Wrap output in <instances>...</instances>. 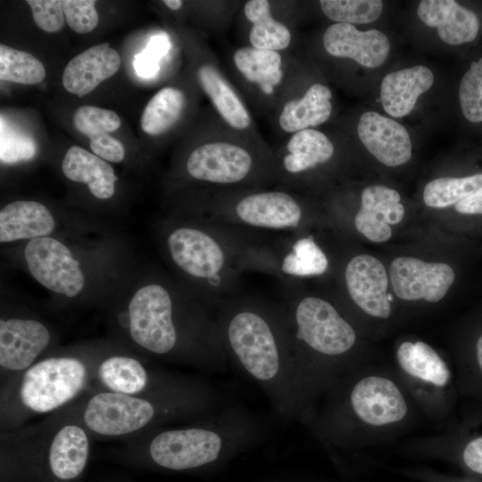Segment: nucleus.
<instances>
[{"instance_id": "35", "label": "nucleus", "mask_w": 482, "mask_h": 482, "mask_svg": "<svg viewBox=\"0 0 482 482\" xmlns=\"http://www.w3.org/2000/svg\"><path fill=\"white\" fill-rule=\"evenodd\" d=\"M324 15L335 23L365 24L376 21L381 14L380 0H320Z\"/></svg>"}, {"instance_id": "28", "label": "nucleus", "mask_w": 482, "mask_h": 482, "mask_svg": "<svg viewBox=\"0 0 482 482\" xmlns=\"http://www.w3.org/2000/svg\"><path fill=\"white\" fill-rule=\"evenodd\" d=\"M89 444L85 431L68 425L53 439L49 451L52 472L61 479H72L83 470L88 457Z\"/></svg>"}, {"instance_id": "14", "label": "nucleus", "mask_w": 482, "mask_h": 482, "mask_svg": "<svg viewBox=\"0 0 482 482\" xmlns=\"http://www.w3.org/2000/svg\"><path fill=\"white\" fill-rule=\"evenodd\" d=\"M349 401L355 415L372 426L397 422L407 412V405L400 390L394 382L382 377L362 378L353 387Z\"/></svg>"}, {"instance_id": "37", "label": "nucleus", "mask_w": 482, "mask_h": 482, "mask_svg": "<svg viewBox=\"0 0 482 482\" xmlns=\"http://www.w3.org/2000/svg\"><path fill=\"white\" fill-rule=\"evenodd\" d=\"M459 100L465 118L474 123L482 122V57L473 62L463 75Z\"/></svg>"}, {"instance_id": "24", "label": "nucleus", "mask_w": 482, "mask_h": 482, "mask_svg": "<svg viewBox=\"0 0 482 482\" xmlns=\"http://www.w3.org/2000/svg\"><path fill=\"white\" fill-rule=\"evenodd\" d=\"M332 92L316 82L303 96L285 101L278 113V125L287 134L314 129L325 123L332 113Z\"/></svg>"}, {"instance_id": "8", "label": "nucleus", "mask_w": 482, "mask_h": 482, "mask_svg": "<svg viewBox=\"0 0 482 482\" xmlns=\"http://www.w3.org/2000/svg\"><path fill=\"white\" fill-rule=\"evenodd\" d=\"M86 375L84 364L75 358L43 360L24 374L21 399L34 411H50L71 400L81 390Z\"/></svg>"}, {"instance_id": "18", "label": "nucleus", "mask_w": 482, "mask_h": 482, "mask_svg": "<svg viewBox=\"0 0 482 482\" xmlns=\"http://www.w3.org/2000/svg\"><path fill=\"white\" fill-rule=\"evenodd\" d=\"M196 78L223 124L240 136L250 135L253 129L250 112L219 66L211 62L201 63Z\"/></svg>"}, {"instance_id": "34", "label": "nucleus", "mask_w": 482, "mask_h": 482, "mask_svg": "<svg viewBox=\"0 0 482 482\" xmlns=\"http://www.w3.org/2000/svg\"><path fill=\"white\" fill-rule=\"evenodd\" d=\"M44 64L31 54L0 45V79L10 82L36 85L46 78Z\"/></svg>"}, {"instance_id": "11", "label": "nucleus", "mask_w": 482, "mask_h": 482, "mask_svg": "<svg viewBox=\"0 0 482 482\" xmlns=\"http://www.w3.org/2000/svg\"><path fill=\"white\" fill-rule=\"evenodd\" d=\"M154 413V406L145 399L105 392L89 400L83 418L87 428L96 433L120 436L140 429Z\"/></svg>"}, {"instance_id": "6", "label": "nucleus", "mask_w": 482, "mask_h": 482, "mask_svg": "<svg viewBox=\"0 0 482 482\" xmlns=\"http://www.w3.org/2000/svg\"><path fill=\"white\" fill-rule=\"evenodd\" d=\"M283 307L287 316L300 372L310 354L338 357L353 347L356 342L355 330L326 299L299 294L291 285L286 284Z\"/></svg>"}, {"instance_id": "23", "label": "nucleus", "mask_w": 482, "mask_h": 482, "mask_svg": "<svg viewBox=\"0 0 482 482\" xmlns=\"http://www.w3.org/2000/svg\"><path fill=\"white\" fill-rule=\"evenodd\" d=\"M433 83L432 71L423 65L386 74L380 87L383 109L395 118L406 116L414 108L419 96L428 91Z\"/></svg>"}, {"instance_id": "17", "label": "nucleus", "mask_w": 482, "mask_h": 482, "mask_svg": "<svg viewBox=\"0 0 482 482\" xmlns=\"http://www.w3.org/2000/svg\"><path fill=\"white\" fill-rule=\"evenodd\" d=\"M357 133L367 150L386 166L402 165L411 157L408 131L391 118L376 112H366L359 119Z\"/></svg>"}, {"instance_id": "5", "label": "nucleus", "mask_w": 482, "mask_h": 482, "mask_svg": "<svg viewBox=\"0 0 482 482\" xmlns=\"http://www.w3.org/2000/svg\"><path fill=\"white\" fill-rule=\"evenodd\" d=\"M237 133L218 135L195 146L185 162L192 179L211 190L258 188L275 184L273 152Z\"/></svg>"}, {"instance_id": "36", "label": "nucleus", "mask_w": 482, "mask_h": 482, "mask_svg": "<svg viewBox=\"0 0 482 482\" xmlns=\"http://www.w3.org/2000/svg\"><path fill=\"white\" fill-rule=\"evenodd\" d=\"M74 128L89 138L110 134L120 127L119 116L111 110L94 105H82L73 114Z\"/></svg>"}, {"instance_id": "43", "label": "nucleus", "mask_w": 482, "mask_h": 482, "mask_svg": "<svg viewBox=\"0 0 482 482\" xmlns=\"http://www.w3.org/2000/svg\"><path fill=\"white\" fill-rule=\"evenodd\" d=\"M134 68L139 77L151 78L159 71L158 59L144 50L135 56Z\"/></svg>"}, {"instance_id": "10", "label": "nucleus", "mask_w": 482, "mask_h": 482, "mask_svg": "<svg viewBox=\"0 0 482 482\" xmlns=\"http://www.w3.org/2000/svg\"><path fill=\"white\" fill-rule=\"evenodd\" d=\"M334 154L333 143L320 130L309 129L291 134L284 145L273 152L275 184L294 192L304 177L328 163Z\"/></svg>"}, {"instance_id": "16", "label": "nucleus", "mask_w": 482, "mask_h": 482, "mask_svg": "<svg viewBox=\"0 0 482 482\" xmlns=\"http://www.w3.org/2000/svg\"><path fill=\"white\" fill-rule=\"evenodd\" d=\"M322 43L329 55L351 59L366 68L381 66L390 51V42L380 30L362 31L354 25L345 23L328 27Z\"/></svg>"}, {"instance_id": "25", "label": "nucleus", "mask_w": 482, "mask_h": 482, "mask_svg": "<svg viewBox=\"0 0 482 482\" xmlns=\"http://www.w3.org/2000/svg\"><path fill=\"white\" fill-rule=\"evenodd\" d=\"M55 222L50 211L35 201H15L0 212V241L12 242L47 237Z\"/></svg>"}, {"instance_id": "33", "label": "nucleus", "mask_w": 482, "mask_h": 482, "mask_svg": "<svg viewBox=\"0 0 482 482\" xmlns=\"http://www.w3.org/2000/svg\"><path fill=\"white\" fill-rule=\"evenodd\" d=\"M481 187L482 173L462 178H439L425 186L423 200L427 206L445 208L457 204Z\"/></svg>"}, {"instance_id": "46", "label": "nucleus", "mask_w": 482, "mask_h": 482, "mask_svg": "<svg viewBox=\"0 0 482 482\" xmlns=\"http://www.w3.org/2000/svg\"><path fill=\"white\" fill-rule=\"evenodd\" d=\"M162 3L172 11L179 10L183 5L181 0H164Z\"/></svg>"}, {"instance_id": "38", "label": "nucleus", "mask_w": 482, "mask_h": 482, "mask_svg": "<svg viewBox=\"0 0 482 482\" xmlns=\"http://www.w3.org/2000/svg\"><path fill=\"white\" fill-rule=\"evenodd\" d=\"M37 153V145L32 137L24 132L15 131L6 127L1 119L0 159L7 164H13L32 159Z\"/></svg>"}, {"instance_id": "40", "label": "nucleus", "mask_w": 482, "mask_h": 482, "mask_svg": "<svg viewBox=\"0 0 482 482\" xmlns=\"http://www.w3.org/2000/svg\"><path fill=\"white\" fill-rule=\"evenodd\" d=\"M37 26L48 33L58 32L64 26L65 16L62 1L28 0Z\"/></svg>"}, {"instance_id": "20", "label": "nucleus", "mask_w": 482, "mask_h": 482, "mask_svg": "<svg viewBox=\"0 0 482 482\" xmlns=\"http://www.w3.org/2000/svg\"><path fill=\"white\" fill-rule=\"evenodd\" d=\"M47 328L33 320H0V365L12 370L28 368L46 347Z\"/></svg>"}, {"instance_id": "1", "label": "nucleus", "mask_w": 482, "mask_h": 482, "mask_svg": "<svg viewBox=\"0 0 482 482\" xmlns=\"http://www.w3.org/2000/svg\"><path fill=\"white\" fill-rule=\"evenodd\" d=\"M217 309L228 358L261 386L281 419L297 417L307 393L283 305L235 295Z\"/></svg>"}, {"instance_id": "19", "label": "nucleus", "mask_w": 482, "mask_h": 482, "mask_svg": "<svg viewBox=\"0 0 482 482\" xmlns=\"http://www.w3.org/2000/svg\"><path fill=\"white\" fill-rule=\"evenodd\" d=\"M400 199L393 188L379 185L365 187L353 219L356 230L370 241H387L392 235L390 225L399 223L404 215Z\"/></svg>"}, {"instance_id": "4", "label": "nucleus", "mask_w": 482, "mask_h": 482, "mask_svg": "<svg viewBox=\"0 0 482 482\" xmlns=\"http://www.w3.org/2000/svg\"><path fill=\"white\" fill-rule=\"evenodd\" d=\"M204 220L255 233L301 231L308 222L305 204L282 187L210 190Z\"/></svg>"}, {"instance_id": "26", "label": "nucleus", "mask_w": 482, "mask_h": 482, "mask_svg": "<svg viewBox=\"0 0 482 482\" xmlns=\"http://www.w3.org/2000/svg\"><path fill=\"white\" fill-rule=\"evenodd\" d=\"M62 170L70 180L85 183L98 199H109L114 195L118 178L112 167L80 146L72 145L68 149Z\"/></svg>"}, {"instance_id": "32", "label": "nucleus", "mask_w": 482, "mask_h": 482, "mask_svg": "<svg viewBox=\"0 0 482 482\" xmlns=\"http://www.w3.org/2000/svg\"><path fill=\"white\" fill-rule=\"evenodd\" d=\"M98 376L111 390L125 395L140 392L148 381L142 364L126 356H112L104 361L98 368Z\"/></svg>"}, {"instance_id": "42", "label": "nucleus", "mask_w": 482, "mask_h": 482, "mask_svg": "<svg viewBox=\"0 0 482 482\" xmlns=\"http://www.w3.org/2000/svg\"><path fill=\"white\" fill-rule=\"evenodd\" d=\"M463 461L471 470L482 475V436L470 441L463 451Z\"/></svg>"}, {"instance_id": "7", "label": "nucleus", "mask_w": 482, "mask_h": 482, "mask_svg": "<svg viewBox=\"0 0 482 482\" xmlns=\"http://www.w3.org/2000/svg\"><path fill=\"white\" fill-rule=\"evenodd\" d=\"M129 316L131 337L140 346L156 354L176 350L179 333L168 288L153 283L138 289L130 300Z\"/></svg>"}, {"instance_id": "30", "label": "nucleus", "mask_w": 482, "mask_h": 482, "mask_svg": "<svg viewBox=\"0 0 482 482\" xmlns=\"http://www.w3.org/2000/svg\"><path fill=\"white\" fill-rule=\"evenodd\" d=\"M400 367L409 375L443 386L450 378L449 370L438 353L428 344L403 342L396 352Z\"/></svg>"}, {"instance_id": "9", "label": "nucleus", "mask_w": 482, "mask_h": 482, "mask_svg": "<svg viewBox=\"0 0 482 482\" xmlns=\"http://www.w3.org/2000/svg\"><path fill=\"white\" fill-rule=\"evenodd\" d=\"M24 256L29 272L45 287L69 297L84 287L79 262L60 241L43 237L28 242Z\"/></svg>"}, {"instance_id": "29", "label": "nucleus", "mask_w": 482, "mask_h": 482, "mask_svg": "<svg viewBox=\"0 0 482 482\" xmlns=\"http://www.w3.org/2000/svg\"><path fill=\"white\" fill-rule=\"evenodd\" d=\"M244 15L251 23L248 40L257 49L280 52L291 45L292 33L283 22L273 17L268 0H249L244 5Z\"/></svg>"}, {"instance_id": "12", "label": "nucleus", "mask_w": 482, "mask_h": 482, "mask_svg": "<svg viewBox=\"0 0 482 482\" xmlns=\"http://www.w3.org/2000/svg\"><path fill=\"white\" fill-rule=\"evenodd\" d=\"M390 280L395 295L401 299L436 303L452 286L454 272L446 263L398 257L391 263Z\"/></svg>"}, {"instance_id": "21", "label": "nucleus", "mask_w": 482, "mask_h": 482, "mask_svg": "<svg viewBox=\"0 0 482 482\" xmlns=\"http://www.w3.org/2000/svg\"><path fill=\"white\" fill-rule=\"evenodd\" d=\"M120 63L119 53L108 43L93 46L68 62L62 73V85L68 92L83 96L113 76Z\"/></svg>"}, {"instance_id": "45", "label": "nucleus", "mask_w": 482, "mask_h": 482, "mask_svg": "<svg viewBox=\"0 0 482 482\" xmlns=\"http://www.w3.org/2000/svg\"><path fill=\"white\" fill-rule=\"evenodd\" d=\"M170 44L168 39L163 36L157 35L151 37L145 50L154 57L159 59L168 52Z\"/></svg>"}, {"instance_id": "31", "label": "nucleus", "mask_w": 482, "mask_h": 482, "mask_svg": "<svg viewBox=\"0 0 482 482\" xmlns=\"http://www.w3.org/2000/svg\"><path fill=\"white\" fill-rule=\"evenodd\" d=\"M186 106L183 91L165 87L156 92L146 104L140 126L149 136H160L169 131L180 120Z\"/></svg>"}, {"instance_id": "22", "label": "nucleus", "mask_w": 482, "mask_h": 482, "mask_svg": "<svg viewBox=\"0 0 482 482\" xmlns=\"http://www.w3.org/2000/svg\"><path fill=\"white\" fill-rule=\"evenodd\" d=\"M417 12L427 26L437 29L439 37L448 45L469 43L478 36V16L454 0H423Z\"/></svg>"}, {"instance_id": "2", "label": "nucleus", "mask_w": 482, "mask_h": 482, "mask_svg": "<svg viewBox=\"0 0 482 482\" xmlns=\"http://www.w3.org/2000/svg\"><path fill=\"white\" fill-rule=\"evenodd\" d=\"M166 245L175 266L216 306L236 295L245 271H271V243L259 233L205 220L176 227Z\"/></svg>"}, {"instance_id": "15", "label": "nucleus", "mask_w": 482, "mask_h": 482, "mask_svg": "<svg viewBox=\"0 0 482 482\" xmlns=\"http://www.w3.org/2000/svg\"><path fill=\"white\" fill-rule=\"evenodd\" d=\"M283 242L272 243L271 274L283 283L318 277L327 272L328 259L313 235L296 231Z\"/></svg>"}, {"instance_id": "44", "label": "nucleus", "mask_w": 482, "mask_h": 482, "mask_svg": "<svg viewBox=\"0 0 482 482\" xmlns=\"http://www.w3.org/2000/svg\"><path fill=\"white\" fill-rule=\"evenodd\" d=\"M455 209L462 214H482V187L455 204Z\"/></svg>"}, {"instance_id": "39", "label": "nucleus", "mask_w": 482, "mask_h": 482, "mask_svg": "<svg viewBox=\"0 0 482 482\" xmlns=\"http://www.w3.org/2000/svg\"><path fill=\"white\" fill-rule=\"evenodd\" d=\"M62 8L66 22L77 33H88L98 24L94 0H63Z\"/></svg>"}, {"instance_id": "3", "label": "nucleus", "mask_w": 482, "mask_h": 482, "mask_svg": "<svg viewBox=\"0 0 482 482\" xmlns=\"http://www.w3.org/2000/svg\"><path fill=\"white\" fill-rule=\"evenodd\" d=\"M263 426L240 405L224 406L207 426L169 429L156 435L149 452L160 467L171 470H220L261 441Z\"/></svg>"}, {"instance_id": "27", "label": "nucleus", "mask_w": 482, "mask_h": 482, "mask_svg": "<svg viewBox=\"0 0 482 482\" xmlns=\"http://www.w3.org/2000/svg\"><path fill=\"white\" fill-rule=\"evenodd\" d=\"M232 62L238 74L263 96L274 95L283 82L285 73L280 52L242 46L234 51Z\"/></svg>"}, {"instance_id": "41", "label": "nucleus", "mask_w": 482, "mask_h": 482, "mask_svg": "<svg viewBox=\"0 0 482 482\" xmlns=\"http://www.w3.org/2000/svg\"><path fill=\"white\" fill-rule=\"evenodd\" d=\"M89 146L96 156L112 162L124 159L125 149L122 143L110 134H102L89 138Z\"/></svg>"}, {"instance_id": "13", "label": "nucleus", "mask_w": 482, "mask_h": 482, "mask_svg": "<svg viewBox=\"0 0 482 482\" xmlns=\"http://www.w3.org/2000/svg\"><path fill=\"white\" fill-rule=\"evenodd\" d=\"M344 278L350 298L359 308L374 317L390 316L388 279L380 261L369 254L356 255L347 262Z\"/></svg>"}, {"instance_id": "47", "label": "nucleus", "mask_w": 482, "mask_h": 482, "mask_svg": "<svg viewBox=\"0 0 482 482\" xmlns=\"http://www.w3.org/2000/svg\"><path fill=\"white\" fill-rule=\"evenodd\" d=\"M477 359L478 366L482 371V336L478 338L477 342Z\"/></svg>"}]
</instances>
